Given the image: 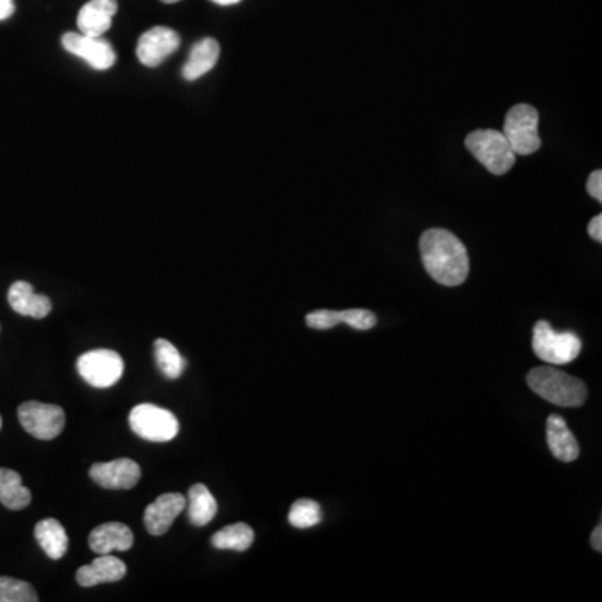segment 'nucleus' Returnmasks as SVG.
Returning a JSON list of instances; mask_svg holds the SVG:
<instances>
[{
	"label": "nucleus",
	"instance_id": "nucleus-18",
	"mask_svg": "<svg viewBox=\"0 0 602 602\" xmlns=\"http://www.w3.org/2000/svg\"><path fill=\"white\" fill-rule=\"evenodd\" d=\"M547 445L551 449L552 455L561 462H574L581 454V447L576 437L567 427L566 420L561 415H551L547 419Z\"/></svg>",
	"mask_w": 602,
	"mask_h": 602
},
{
	"label": "nucleus",
	"instance_id": "nucleus-15",
	"mask_svg": "<svg viewBox=\"0 0 602 602\" xmlns=\"http://www.w3.org/2000/svg\"><path fill=\"white\" fill-rule=\"evenodd\" d=\"M7 300H9L12 310L22 317L41 320V318H46L52 310L51 300L46 295H37L31 283H27V281H16L9 288Z\"/></svg>",
	"mask_w": 602,
	"mask_h": 602
},
{
	"label": "nucleus",
	"instance_id": "nucleus-24",
	"mask_svg": "<svg viewBox=\"0 0 602 602\" xmlns=\"http://www.w3.org/2000/svg\"><path fill=\"white\" fill-rule=\"evenodd\" d=\"M154 358H156L161 373L169 380H176V378L183 375L186 360L181 357L178 348L174 347L173 343L168 342V340L158 338L154 342Z\"/></svg>",
	"mask_w": 602,
	"mask_h": 602
},
{
	"label": "nucleus",
	"instance_id": "nucleus-23",
	"mask_svg": "<svg viewBox=\"0 0 602 602\" xmlns=\"http://www.w3.org/2000/svg\"><path fill=\"white\" fill-rule=\"evenodd\" d=\"M255 541V532L245 522H238L233 526H226L211 537V542L216 549L223 551L245 552L250 549Z\"/></svg>",
	"mask_w": 602,
	"mask_h": 602
},
{
	"label": "nucleus",
	"instance_id": "nucleus-25",
	"mask_svg": "<svg viewBox=\"0 0 602 602\" xmlns=\"http://www.w3.org/2000/svg\"><path fill=\"white\" fill-rule=\"evenodd\" d=\"M322 507L315 500H296L288 514V522L296 529H310L322 522Z\"/></svg>",
	"mask_w": 602,
	"mask_h": 602
},
{
	"label": "nucleus",
	"instance_id": "nucleus-6",
	"mask_svg": "<svg viewBox=\"0 0 602 602\" xmlns=\"http://www.w3.org/2000/svg\"><path fill=\"white\" fill-rule=\"evenodd\" d=\"M129 425L134 434L149 442H169L179 432L176 415L158 405H136L129 414Z\"/></svg>",
	"mask_w": 602,
	"mask_h": 602
},
{
	"label": "nucleus",
	"instance_id": "nucleus-22",
	"mask_svg": "<svg viewBox=\"0 0 602 602\" xmlns=\"http://www.w3.org/2000/svg\"><path fill=\"white\" fill-rule=\"evenodd\" d=\"M31 490L22 484L16 470L0 469V502L11 511H22L31 504Z\"/></svg>",
	"mask_w": 602,
	"mask_h": 602
},
{
	"label": "nucleus",
	"instance_id": "nucleus-21",
	"mask_svg": "<svg viewBox=\"0 0 602 602\" xmlns=\"http://www.w3.org/2000/svg\"><path fill=\"white\" fill-rule=\"evenodd\" d=\"M39 546L46 552L51 559H62L66 556L67 547H69V537L66 529L57 519H44L37 524L34 529Z\"/></svg>",
	"mask_w": 602,
	"mask_h": 602
},
{
	"label": "nucleus",
	"instance_id": "nucleus-8",
	"mask_svg": "<svg viewBox=\"0 0 602 602\" xmlns=\"http://www.w3.org/2000/svg\"><path fill=\"white\" fill-rule=\"evenodd\" d=\"M17 415L27 434H31L36 439H56L66 425V414L57 405L26 402L19 407Z\"/></svg>",
	"mask_w": 602,
	"mask_h": 602
},
{
	"label": "nucleus",
	"instance_id": "nucleus-4",
	"mask_svg": "<svg viewBox=\"0 0 602 602\" xmlns=\"http://www.w3.org/2000/svg\"><path fill=\"white\" fill-rule=\"evenodd\" d=\"M532 350L542 362L566 365L579 357L582 342L576 333L556 332L551 323L541 320L536 323L532 333Z\"/></svg>",
	"mask_w": 602,
	"mask_h": 602
},
{
	"label": "nucleus",
	"instance_id": "nucleus-30",
	"mask_svg": "<svg viewBox=\"0 0 602 602\" xmlns=\"http://www.w3.org/2000/svg\"><path fill=\"white\" fill-rule=\"evenodd\" d=\"M591 546L594 551L601 552L602 551V526H599L592 531L591 534Z\"/></svg>",
	"mask_w": 602,
	"mask_h": 602
},
{
	"label": "nucleus",
	"instance_id": "nucleus-7",
	"mask_svg": "<svg viewBox=\"0 0 602 602\" xmlns=\"http://www.w3.org/2000/svg\"><path fill=\"white\" fill-rule=\"evenodd\" d=\"M77 372L92 387H113L123 377L124 360L114 350H91L77 360Z\"/></svg>",
	"mask_w": 602,
	"mask_h": 602
},
{
	"label": "nucleus",
	"instance_id": "nucleus-19",
	"mask_svg": "<svg viewBox=\"0 0 602 602\" xmlns=\"http://www.w3.org/2000/svg\"><path fill=\"white\" fill-rule=\"evenodd\" d=\"M220 44L215 39H203L196 42L189 52L188 61L183 67V77L186 81H196L205 76L216 66L220 59Z\"/></svg>",
	"mask_w": 602,
	"mask_h": 602
},
{
	"label": "nucleus",
	"instance_id": "nucleus-17",
	"mask_svg": "<svg viewBox=\"0 0 602 602\" xmlns=\"http://www.w3.org/2000/svg\"><path fill=\"white\" fill-rule=\"evenodd\" d=\"M133 544V531L121 522H108L97 526L89 536V547L99 556L111 554L113 551H129Z\"/></svg>",
	"mask_w": 602,
	"mask_h": 602
},
{
	"label": "nucleus",
	"instance_id": "nucleus-3",
	"mask_svg": "<svg viewBox=\"0 0 602 602\" xmlns=\"http://www.w3.org/2000/svg\"><path fill=\"white\" fill-rule=\"evenodd\" d=\"M465 148L495 176L506 174L516 164L517 154L506 136L495 129H477L470 133L465 138Z\"/></svg>",
	"mask_w": 602,
	"mask_h": 602
},
{
	"label": "nucleus",
	"instance_id": "nucleus-9",
	"mask_svg": "<svg viewBox=\"0 0 602 602\" xmlns=\"http://www.w3.org/2000/svg\"><path fill=\"white\" fill-rule=\"evenodd\" d=\"M62 47L86 61L96 71H108L116 62V52L103 37L84 36L81 32H67L62 36Z\"/></svg>",
	"mask_w": 602,
	"mask_h": 602
},
{
	"label": "nucleus",
	"instance_id": "nucleus-33",
	"mask_svg": "<svg viewBox=\"0 0 602 602\" xmlns=\"http://www.w3.org/2000/svg\"><path fill=\"white\" fill-rule=\"evenodd\" d=\"M0 429H2V419H0Z\"/></svg>",
	"mask_w": 602,
	"mask_h": 602
},
{
	"label": "nucleus",
	"instance_id": "nucleus-2",
	"mask_svg": "<svg viewBox=\"0 0 602 602\" xmlns=\"http://www.w3.org/2000/svg\"><path fill=\"white\" fill-rule=\"evenodd\" d=\"M532 392L557 407L576 409L586 404L587 388L582 380L557 368L537 367L527 375Z\"/></svg>",
	"mask_w": 602,
	"mask_h": 602
},
{
	"label": "nucleus",
	"instance_id": "nucleus-28",
	"mask_svg": "<svg viewBox=\"0 0 602 602\" xmlns=\"http://www.w3.org/2000/svg\"><path fill=\"white\" fill-rule=\"evenodd\" d=\"M589 236H591L592 240L597 241V243H601L602 241V216L597 215L592 218L591 223H589Z\"/></svg>",
	"mask_w": 602,
	"mask_h": 602
},
{
	"label": "nucleus",
	"instance_id": "nucleus-16",
	"mask_svg": "<svg viewBox=\"0 0 602 602\" xmlns=\"http://www.w3.org/2000/svg\"><path fill=\"white\" fill-rule=\"evenodd\" d=\"M128 567L118 557L101 554L89 566L77 569L76 579L82 587L97 586L103 582H118L124 579Z\"/></svg>",
	"mask_w": 602,
	"mask_h": 602
},
{
	"label": "nucleus",
	"instance_id": "nucleus-20",
	"mask_svg": "<svg viewBox=\"0 0 602 602\" xmlns=\"http://www.w3.org/2000/svg\"><path fill=\"white\" fill-rule=\"evenodd\" d=\"M189 522L196 527H205L215 519L218 502L205 484H194L186 499Z\"/></svg>",
	"mask_w": 602,
	"mask_h": 602
},
{
	"label": "nucleus",
	"instance_id": "nucleus-29",
	"mask_svg": "<svg viewBox=\"0 0 602 602\" xmlns=\"http://www.w3.org/2000/svg\"><path fill=\"white\" fill-rule=\"evenodd\" d=\"M16 11L14 0H0V21H6Z\"/></svg>",
	"mask_w": 602,
	"mask_h": 602
},
{
	"label": "nucleus",
	"instance_id": "nucleus-11",
	"mask_svg": "<svg viewBox=\"0 0 602 602\" xmlns=\"http://www.w3.org/2000/svg\"><path fill=\"white\" fill-rule=\"evenodd\" d=\"M89 475L104 489L128 490L138 485L141 467L131 459H116L92 465Z\"/></svg>",
	"mask_w": 602,
	"mask_h": 602
},
{
	"label": "nucleus",
	"instance_id": "nucleus-5",
	"mask_svg": "<svg viewBox=\"0 0 602 602\" xmlns=\"http://www.w3.org/2000/svg\"><path fill=\"white\" fill-rule=\"evenodd\" d=\"M507 141L511 144L514 153L521 156L534 154L541 148L539 136V113L534 106L517 104L507 113L504 131Z\"/></svg>",
	"mask_w": 602,
	"mask_h": 602
},
{
	"label": "nucleus",
	"instance_id": "nucleus-31",
	"mask_svg": "<svg viewBox=\"0 0 602 602\" xmlns=\"http://www.w3.org/2000/svg\"><path fill=\"white\" fill-rule=\"evenodd\" d=\"M211 2H215L218 6H235L241 0H211Z\"/></svg>",
	"mask_w": 602,
	"mask_h": 602
},
{
	"label": "nucleus",
	"instance_id": "nucleus-10",
	"mask_svg": "<svg viewBox=\"0 0 602 602\" xmlns=\"http://www.w3.org/2000/svg\"><path fill=\"white\" fill-rule=\"evenodd\" d=\"M181 44L178 34L169 27H153L139 37L136 56L146 67L163 64Z\"/></svg>",
	"mask_w": 602,
	"mask_h": 602
},
{
	"label": "nucleus",
	"instance_id": "nucleus-26",
	"mask_svg": "<svg viewBox=\"0 0 602 602\" xmlns=\"http://www.w3.org/2000/svg\"><path fill=\"white\" fill-rule=\"evenodd\" d=\"M39 601L34 587L26 581L0 577V602H36Z\"/></svg>",
	"mask_w": 602,
	"mask_h": 602
},
{
	"label": "nucleus",
	"instance_id": "nucleus-12",
	"mask_svg": "<svg viewBox=\"0 0 602 602\" xmlns=\"http://www.w3.org/2000/svg\"><path fill=\"white\" fill-rule=\"evenodd\" d=\"M186 509V497L176 492L159 495L144 512V526L151 536H164L176 517Z\"/></svg>",
	"mask_w": 602,
	"mask_h": 602
},
{
	"label": "nucleus",
	"instance_id": "nucleus-13",
	"mask_svg": "<svg viewBox=\"0 0 602 602\" xmlns=\"http://www.w3.org/2000/svg\"><path fill=\"white\" fill-rule=\"evenodd\" d=\"M340 323H347L355 330H372L377 325V317L370 310H343V312H333V310H317V312L308 313L307 325L313 330H330L337 327Z\"/></svg>",
	"mask_w": 602,
	"mask_h": 602
},
{
	"label": "nucleus",
	"instance_id": "nucleus-14",
	"mask_svg": "<svg viewBox=\"0 0 602 602\" xmlns=\"http://www.w3.org/2000/svg\"><path fill=\"white\" fill-rule=\"evenodd\" d=\"M116 12L118 0H89L79 11L77 27L84 36L103 37L113 26Z\"/></svg>",
	"mask_w": 602,
	"mask_h": 602
},
{
	"label": "nucleus",
	"instance_id": "nucleus-1",
	"mask_svg": "<svg viewBox=\"0 0 602 602\" xmlns=\"http://www.w3.org/2000/svg\"><path fill=\"white\" fill-rule=\"evenodd\" d=\"M420 256L427 273L440 285L459 286L469 276L467 248L450 231L442 228L425 231L420 236Z\"/></svg>",
	"mask_w": 602,
	"mask_h": 602
},
{
	"label": "nucleus",
	"instance_id": "nucleus-27",
	"mask_svg": "<svg viewBox=\"0 0 602 602\" xmlns=\"http://www.w3.org/2000/svg\"><path fill=\"white\" fill-rule=\"evenodd\" d=\"M587 193L591 194L592 198L601 203L602 201V171L596 169L587 179Z\"/></svg>",
	"mask_w": 602,
	"mask_h": 602
},
{
	"label": "nucleus",
	"instance_id": "nucleus-32",
	"mask_svg": "<svg viewBox=\"0 0 602 602\" xmlns=\"http://www.w3.org/2000/svg\"><path fill=\"white\" fill-rule=\"evenodd\" d=\"M163 4H176V2H181V0H161Z\"/></svg>",
	"mask_w": 602,
	"mask_h": 602
}]
</instances>
